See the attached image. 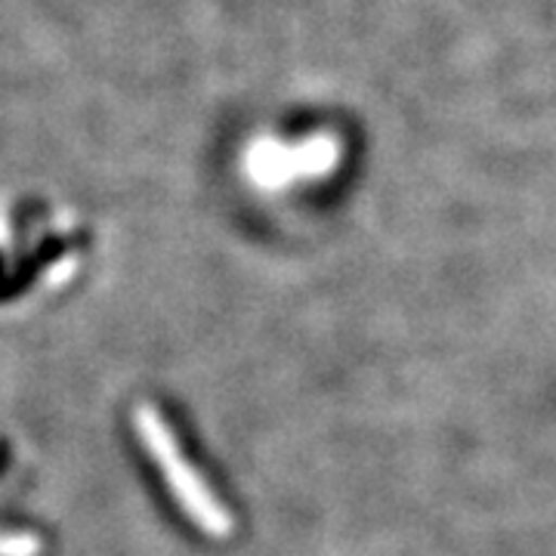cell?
Segmentation results:
<instances>
[{
    "mask_svg": "<svg viewBox=\"0 0 556 556\" xmlns=\"http://www.w3.org/2000/svg\"><path fill=\"white\" fill-rule=\"evenodd\" d=\"M137 433L146 445V452L159 464L161 477L170 485V492L177 497V504L189 514V519L199 526L204 535L211 538H229L236 522L232 514L226 510V504H219V497L211 492V485L201 479V473L186 460L179 448L174 430L167 427V420L155 405L142 402L137 405Z\"/></svg>",
    "mask_w": 556,
    "mask_h": 556,
    "instance_id": "6da1fadb",
    "label": "cell"
},
{
    "mask_svg": "<svg viewBox=\"0 0 556 556\" xmlns=\"http://www.w3.org/2000/svg\"><path fill=\"white\" fill-rule=\"evenodd\" d=\"M0 556H38V538L0 535Z\"/></svg>",
    "mask_w": 556,
    "mask_h": 556,
    "instance_id": "7a4b0ae2",
    "label": "cell"
}]
</instances>
